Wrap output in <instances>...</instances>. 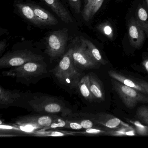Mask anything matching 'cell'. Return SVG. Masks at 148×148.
Masks as SVG:
<instances>
[{"instance_id": "4316f807", "label": "cell", "mask_w": 148, "mask_h": 148, "mask_svg": "<svg viewBox=\"0 0 148 148\" xmlns=\"http://www.w3.org/2000/svg\"><path fill=\"white\" fill-rule=\"evenodd\" d=\"M68 121L63 119L58 118L50 126L46 128L45 130L48 129H56L59 128H68Z\"/></svg>"}, {"instance_id": "83f0119b", "label": "cell", "mask_w": 148, "mask_h": 148, "mask_svg": "<svg viewBox=\"0 0 148 148\" xmlns=\"http://www.w3.org/2000/svg\"><path fill=\"white\" fill-rule=\"evenodd\" d=\"M70 6L74 10L76 14L81 12V0H67Z\"/></svg>"}, {"instance_id": "5bb4252c", "label": "cell", "mask_w": 148, "mask_h": 148, "mask_svg": "<svg viewBox=\"0 0 148 148\" xmlns=\"http://www.w3.org/2000/svg\"><path fill=\"white\" fill-rule=\"evenodd\" d=\"M16 8L21 15L25 19L37 26H41L31 4L18 3Z\"/></svg>"}, {"instance_id": "52a82bcc", "label": "cell", "mask_w": 148, "mask_h": 148, "mask_svg": "<svg viewBox=\"0 0 148 148\" xmlns=\"http://www.w3.org/2000/svg\"><path fill=\"white\" fill-rule=\"evenodd\" d=\"M73 45V59L76 66L83 69H94L99 67L100 64L91 57L85 43L79 37L74 39Z\"/></svg>"}, {"instance_id": "6da1fadb", "label": "cell", "mask_w": 148, "mask_h": 148, "mask_svg": "<svg viewBox=\"0 0 148 148\" xmlns=\"http://www.w3.org/2000/svg\"><path fill=\"white\" fill-rule=\"evenodd\" d=\"M76 67L73 59L72 49L71 48L51 72L60 84L71 89H76L81 79V74Z\"/></svg>"}, {"instance_id": "7c38bea8", "label": "cell", "mask_w": 148, "mask_h": 148, "mask_svg": "<svg viewBox=\"0 0 148 148\" xmlns=\"http://www.w3.org/2000/svg\"><path fill=\"white\" fill-rule=\"evenodd\" d=\"M41 1H44L64 23L69 24L73 22L70 14L59 0Z\"/></svg>"}, {"instance_id": "8992f818", "label": "cell", "mask_w": 148, "mask_h": 148, "mask_svg": "<svg viewBox=\"0 0 148 148\" xmlns=\"http://www.w3.org/2000/svg\"><path fill=\"white\" fill-rule=\"evenodd\" d=\"M44 57L28 50L16 51L8 53L0 59L1 68H11L22 65L29 62L43 60Z\"/></svg>"}, {"instance_id": "ffe728a7", "label": "cell", "mask_w": 148, "mask_h": 148, "mask_svg": "<svg viewBox=\"0 0 148 148\" xmlns=\"http://www.w3.org/2000/svg\"><path fill=\"white\" fill-rule=\"evenodd\" d=\"M135 130L128 125H124L122 127L107 131L106 135L113 136H135Z\"/></svg>"}, {"instance_id": "d6986e66", "label": "cell", "mask_w": 148, "mask_h": 148, "mask_svg": "<svg viewBox=\"0 0 148 148\" xmlns=\"http://www.w3.org/2000/svg\"><path fill=\"white\" fill-rule=\"evenodd\" d=\"M136 19L148 37V13L145 8L142 7L138 8Z\"/></svg>"}, {"instance_id": "30bf717a", "label": "cell", "mask_w": 148, "mask_h": 148, "mask_svg": "<svg viewBox=\"0 0 148 148\" xmlns=\"http://www.w3.org/2000/svg\"><path fill=\"white\" fill-rule=\"evenodd\" d=\"M92 119L97 124L108 129L113 130L119 128L121 125H128L114 116L105 113H99L93 115Z\"/></svg>"}, {"instance_id": "3957f363", "label": "cell", "mask_w": 148, "mask_h": 148, "mask_svg": "<svg viewBox=\"0 0 148 148\" xmlns=\"http://www.w3.org/2000/svg\"><path fill=\"white\" fill-rule=\"evenodd\" d=\"M111 81L112 89L118 94L127 108L133 109L139 103L148 104V97L145 94L114 79H112Z\"/></svg>"}, {"instance_id": "cb8c5ba5", "label": "cell", "mask_w": 148, "mask_h": 148, "mask_svg": "<svg viewBox=\"0 0 148 148\" xmlns=\"http://www.w3.org/2000/svg\"><path fill=\"white\" fill-rule=\"evenodd\" d=\"M73 133L66 132L60 131H50L47 132H37L34 133V136H60L66 135H73Z\"/></svg>"}, {"instance_id": "d6a6232c", "label": "cell", "mask_w": 148, "mask_h": 148, "mask_svg": "<svg viewBox=\"0 0 148 148\" xmlns=\"http://www.w3.org/2000/svg\"><path fill=\"white\" fill-rule=\"evenodd\" d=\"M138 84L142 86L145 89V90L147 92V93L148 94V82H146L145 81H138Z\"/></svg>"}, {"instance_id": "f1b7e54d", "label": "cell", "mask_w": 148, "mask_h": 148, "mask_svg": "<svg viewBox=\"0 0 148 148\" xmlns=\"http://www.w3.org/2000/svg\"><path fill=\"white\" fill-rule=\"evenodd\" d=\"M74 121L79 123L84 129H89V128L95 127L94 123H96L95 122H93V121H92L90 119H77Z\"/></svg>"}, {"instance_id": "4dcf8cb0", "label": "cell", "mask_w": 148, "mask_h": 148, "mask_svg": "<svg viewBox=\"0 0 148 148\" xmlns=\"http://www.w3.org/2000/svg\"><path fill=\"white\" fill-rule=\"evenodd\" d=\"M94 0H84V9L82 11V16H84L90 8V7L91 5L92 2Z\"/></svg>"}, {"instance_id": "7a4b0ae2", "label": "cell", "mask_w": 148, "mask_h": 148, "mask_svg": "<svg viewBox=\"0 0 148 148\" xmlns=\"http://www.w3.org/2000/svg\"><path fill=\"white\" fill-rule=\"evenodd\" d=\"M29 104L35 111L38 113L49 114L62 113L64 116L71 112V110L60 100L51 97H37L30 100Z\"/></svg>"}, {"instance_id": "484cf974", "label": "cell", "mask_w": 148, "mask_h": 148, "mask_svg": "<svg viewBox=\"0 0 148 148\" xmlns=\"http://www.w3.org/2000/svg\"><path fill=\"white\" fill-rule=\"evenodd\" d=\"M108 130H103L99 127H93L89 129H85L80 133L84 135H90V136H93V135H106Z\"/></svg>"}, {"instance_id": "e575fe53", "label": "cell", "mask_w": 148, "mask_h": 148, "mask_svg": "<svg viewBox=\"0 0 148 148\" xmlns=\"http://www.w3.org/2000/svg\"><path fill=\"white\" fill-rule=\"evenodd\" d=\"M145 1H146V5H147V7H148V0H145Z\"/></svg>"}, {"instance_id": "603a6c76", "label": "cell", "mask_w": 148, "mask_h": 148, "mask_svg": "<svg viewBox=\"0 0 148 148\" xmlns=\"http://www.w3.org/2000/svg\"><path fill=\"white\" fill-rule=\"evenodd\" d=\"M97 29L110 39L114 38V32L112 26L108 22H105L98 25Z\"/></svg>"}, {"instance_id": "5b68a950", "label": "cell", "mask_w": 148, "mask_h": 148, "mask_svg": "<svg viewBox=\"0 0 148 148\" xmlns=\"http://www.w3.org/2000/svg\"><path fill=\"white\" fill-rule=\"evenodd\" d=\"M68 32L64 28L51 33L46 38L45 52L51 58H57L64 54L68 42Z\"/></svg>"}, {"instance_id": "1f68e13d", "label": "cell", "mask_w": 148, "mask_h": 148, "mask_svg": "<svg viewBox=\"0 0 148 148\" xmlns=\"http://www.w3.org/2000/svg\"><path fill=\"white\" fill-rule=\"evenodd\" d=\"M7 45V41L5 40H3L0 41V54L2 55L6 48Z\"/></svg>"}, {"instance_id": "836d02e7", "label": "cell", "mask_w": 148, "mask_h": 148, "mask_svg": "<svg viewBox=\"0 0 148 148\" xmlns=\"http://www.w3.org/2000/svg\"><path fill=\"white\" fill-rule=\"evenodd\" d=\"M143 65L145 71L148 73V58L144 60L143 62Z\"/></svg>"}, {"instance_id": "44dd1931", "label": "cell", "mask_w": 148, "mask_h": 148, "mask_svg": "<svg viewBox=\"0 0 148 148\" xmlns=\"http://www.w3.org/2000/svg\"><path fill=\"white\" fill-rule=\"evenodd\" d=\"M104 0H94L87 12L82 16L85 21H89L97 12L103 5Z\"/></svg>"}, {"instance_id": "d4e9b609", "label": "cell", "mask_w": 148, "mask_h": 148, "mask_svg": "<svg viewBox=\"0 0 148 148\" xmlns=\"http://www.w3.org/2000/svg\"><path fill=\"white\" fill-rule=\"evenodd\" d=\"M130 122L135 126V130L138 135L140 136H148V126L142 124L139 121H132Z\"/></svg>"}, {"instance_id": "4fadbf2b", "label": "cell", "mask_w": 148, "mask_h": 148, "mask_svg": "<svg viewBox=\"0 0 148 148\" xmlns=\"http://www.w3.org/2000/svg\"><path fill=\"white\" fill-rule=\"evenodd\" d=\"M108 73L112 78L119 81L120 83L127 86L134 88L142 93L145 94L146 96L148 95L145 89L138 84V81L132 80L115 71H108Z\"/></svg>"}, {"instance_id": "ba28073f", "label": "cell", "mask_w": 148, "mask_h": 148, "mask_svg": "<svg viewBox=\"0 0 148 148\" xmlns=\"http://www.w3.org/2000/svg\"><path fill=\"white\" fill-rule=\"evenodd\" d=\"M58 117L54 115H34L19 118L16 120V124L23 127L32 129L45 130L50 126Z\"/></svg>"}, {"instance_id": "9c48e42d", "label": "cell", "mask_w": 148, "mask_h": 148, "mask_svg": "<svg viewBox=\"0 0 148 148\" xmlns=\"http://www.w3.org/2000/svg\"><path fill=\"white\" fill-rule=\"evenodd\" d=\"M129 40L132 46L138 48L141 47L145 38V34L136 18H132L128 25Z\"/></svg>"}, {"instance_id": "f546056e", "label": "cell", "mask_w": 148, "mask_h": 148, "mask_svg": "<svg viewBox=\"0 0 148 148\" xmlns=\"http://www.w3.org/2000/svg\"><path fill=\"white\" fill-rule=\"evenodd\" d=\"M68 129L73 130H81L83 129L81 125L75 121H68Z\"/></svg>"}, {"instance_id": "277c9868", "label": "cell", "mask_w": 148, "mask_h": 148, "mask_svg": "<svg viewBox=\"0 0 148 148\" xmlns=\"http://www.w3.org/2000/svg\"><path fill=\"white\" fill-rule=\"evenodd\" d=\"M40 61L29 62L22 65L12 68L8 71H2L3 76L15 77L19 79L30 80L38 77L47 72L46 65Z\"/></svg>"}, {"instance_id": "e0dca14e", "label": "cell", "mask_w": 148, "mask_h": 148, "mask_svg": "<svg viewBox=\"0 0 148 148\" xmlns=\"http://www.w3.org/2000/svg\"><path fill=\"white\" fill-rule=\"evenodd\" d=\"M79 38L85 43L88 53L96 62L103 65H105L107 64V61L104 59L99 50L91 41L82 36H80Z\"/></svg>"}, {"instance_id": "7402d4cb", "label": "cell", "mask_w": 148, "mask_h": 148, "mask_svg": "<svg viewBox=\"0 0 148 148\" xmlns=\"http://www.w3.org/2000/svg\"><path fill=\"white\" fill-rule=\"evenodd\" d=\"M136 117L139 122L148 126V106H141L136 112Z\"/></svg>"}, {"instance_id": "ac0fdd59", "label": "cell", "mask_w": 148, "mask_h": 148, "mask_svg": "<svg viewBox=\"0 0 148 148\" xmlns=\"http://www.w3.org/2000/svg\"><path fill=\"white\" fill-rule=\"evenodd\" d=\"M82 96L88 102L91 103L93 99L90 88V77L89 74L82 78L78 86Z\"/></svg>"}, {"instance_id": "9a60e30c", "label": "cell", "mask_w": 148, "mask_h": 148, "mask_svg": "<svg viewBox=\"0 0 148 148\" xmlns=\"http://www.w3.org/2000/svg\"><path fill=\"white\" fill-rule=\"evenodd\" d=\"M90 88L94 99L102 102L105 100V93L102 84L97 78L92 73H90Z\"/></svg>"}, {"instance_id": "2e32d148", "label": "cell", "mask_w": 148, "mask_h": 148, "mask_svg": "<svg viewBox=\"0 0 148 148\" xmlns=\"http://www.w3.org/2000/svg\"><path fill=\"white\" fill-rule=\"evenodd\" d=\"M21 97L20 92L14 90H6L0 86V104L8 106L13 103Z\"/></svg>"}, {"instance_id": "8fae6325", "label": "cell", "mask_w": 148, "mask_h": 148, "mask_svg": "<svg viewBox=\"0 0 148 148\" xmlns=\"http://www.w3.org/2000/svg\"><path fill=\"white\" fill-rule=\"evenodd\" d=\"M40 25L54 26L58 24L57 19L51 13L39 6L31 4Z\"/></svg>"}]
</instances>
